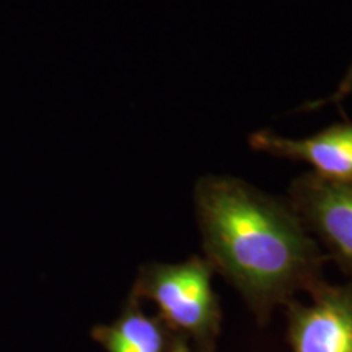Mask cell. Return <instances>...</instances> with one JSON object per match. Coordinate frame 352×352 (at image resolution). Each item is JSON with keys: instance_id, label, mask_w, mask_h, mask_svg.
Listing matches in <instances>:
<instances>
[{"instance_id": "8", "label": "cell", "mask_w": 352, "mask_h": 352, "mask_svg": "<svg viewBox=\"0 0 352 352\" xmlns=\"http://www.w3.org/2000/svg\"><path fill=\"white\" fill-rule=\"evenodd\" d=\"M171 352H189V351H188L186 346L182 344V342H178V344H176L173 349H171Z\"/></svg>"}, {"instance_id": "5", "label": "cell", "mask_w": 352, "mask_h": 352, "mask_svg": "<svg viewBox=\"0 0 352 352\" xmlns=\"http://www.w3.org/2000/svg\"><path fill=\"white\" fill-rule=\"evenodd\" d=\"M250 145L256 152L308 164L321 178L352 183V122L333 124L303 139L261 129L250 135Z\"/></svg>"}, {"instance_id": "1", "label": "cell", "mask_w": 352, "mask_h": 352, "mask_svg": "<svg viewBox=\"0 0 352 352\" xmlns=\"http://www.w3.org/2000/svg\"><path fill=\"white\" fill-rule=\"evenodd\" d=\"M208 263L266 314L321 280L324 258L292 206L233 176H202L195 188Z\"/></svg>"}, {"instance_id": "4", "label": "cell", "mask_w": 352, "mask_h": 352, "mask_svg": "<svg viewBox=\"0 0 352 352\" xmlns=\"http://www.w3.org/2000/svg\"><path fill=\"white\" fill-rule=\"evenodd\" d=\"M311 302L296 305L290 318L294 352H352V284L310 290Z\"/></svg>"}, {"instance_id": "6", "label": "cell", "mask_w": 352, "mask_h": 352, "mask_svg": "<svg viewBox=\"0 0 352 352\" xmlns=\"http://www.w3.org/2000/svg\"><path fill=\"white\" fill-rule=\"evenodd\" d=\"M100 340L108 352H162L165 341L155 320L138 310L126 314L113 327L104 328Z\"/></svg>"}, {"instance_id": "7", "label": "cell", "mask_w": 352, "mask_h": 352, "mask_svg": "<svg viewBox=\"0 0 352 352\" xmlns=\"http://www.w3.org/2000/svg\"><path fill=\"white\" fill-rule=\"evenodd\" d=\"M352 91V65L349 69H347V72L344 74V77H342V80L340 82V85H338L336 91L329 96L327 100H318V101H310V103H307L303 109L305 111H314V109H318L321 107H324V104H329V103H341L342 100H346V96L349 95Z\"/></svg>"}, {"instance_id": "2", "label": "cell", "mask_w": 352, "mask_h": 352, "mask_svg": "<svg viewBox=\"0 0 352 352\" xmlns=\"http://www.w3.org/2000/svg\"><path fill=\"white\" fill-rule=\"evenodd\" d=\"M212 271L208 259L201 258L176 264H148L140 272L138 289L157 303L171 324L197 340H206L219 320Z\"/></svg>"}, {"instance_id": "3", "label": "cell", "mask_w": 352, "mask_h": 352, "mask_svg": "<svg viewBox=\"0 0 352 352\" xmlns=\"http://www.w3.org/2000/svg\"><path fill=\"white\" fill-rule=\"evenodd\" d=\"M289 204L352 284V183L310 173L290 184Z\"/></svg>"}]
</instances>
